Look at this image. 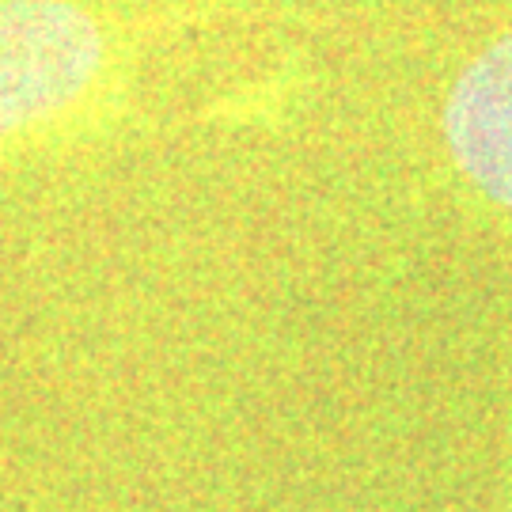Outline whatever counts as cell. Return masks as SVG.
<instances>
[{
	"instance_id": "cell-1",
	"label": "cell",
	"mask_w": 512,
	"mask_h": 512,
	"mask_svg": "<svg viewBox=\"0 0 512 512\" xmlns=\"http://www.w3.org/2000/svg\"><path fill=\"white\" fill-rule=\"evenodd\" d=\"M103 38L69 0H0V137L65 110L92 84Z\"/></svg>"
},
{
	"instance_id": "cell-2",
	"label": "cell",
	"mask_w": 512,
	"mask_h": 512,
	"mask_svg": "<svg viewBox=\"0 0 512 512\" xmlns=\"http://www.w3.org/2000/svg\"><path fill=\"white\" fill-rule=\"evenodd\" d=\"M444 137L459 171L486 198L512 209V35L459 76L444 107Z\"/></svg>"
}]
</instances>
